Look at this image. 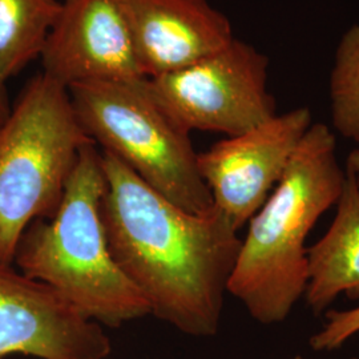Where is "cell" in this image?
Returning a JSON list of instances; mask_svg holds the SVG:
<instances>
[{
    "mask_svg": "<svg viewBox=\"0 0 359 359\" xmlns=\"http://www.w3.org/2000/svg\"><path fill=\"white\" fill-rule=\"evenodd\" d=\"M290 359H322V358H311V357H305V355H301V354H298V355H294L293 358ZM350 359H359L358 357H353V358Z\"/></svg>",
    "mask_w": 359,
    "mask_h": 359,
    "instance_id": "17",
    "label": "cell"
},
{
    "mask_svg": "<svg viewBox=\"0 0 359 359\" xmlns=\"http://www.w3.org/2000/svg\"><path fill=\"white\" fill-rule=\"evenodd\" d=\"M345 170L348 175H351L354 177L357 185L359 187V148L354 149L353 152H350L347 156Z\"/></svg>",
    "mask_w": 359,
    "mask_h": 359,
    "instance_id": "16",
    "label": "cell"
},
{
    "mask_svg": "<svg viewBox=\"0 0 359 359\" xmlns=\"http://www.w3.org/2000/svg\"><path fill=\"white\" fill-rule=\"evenodd\" d=\"M68 90L81 127L104 152L116 156L180 208L191 213L212 209L191 135L157 104L145 79L88 81Z\"/></svg>",
    "mask_w": 359,
    "mask_h": 359,
    "instance_id": "5",
    "label": "cell"
},
{
    "mask_svg": "<svg viewBox=\"0 0 359 359\" xmlns=\"http://www.w3.org/2000/svg\"><path fill=\"white\" fill-rule=\"evenodd\" d=\"M346 180L337 139L313 123L283 179L248 222L228 293L261 325L286 321L308 286V240L320 218L335 206Z\"/></svg>",
    "mask_w": 359,
    "mask_h": 359,
    "instance_id": "2",
    "label": "cell"
},
{
    "mask_svg": "<svg viewBox=\"0 0 359 359\" xmlns=\"http://www.w3.org/2000/svg\"><path fill=\"white\" fill-rule=\"evenodd\" d=\"M40 59L43 74L67 88L145 79L118 0H60Z\"/></svg>",
    "mask_w": 359,
    "mask_h": 359,
    "instance_id": "9",
    "label": "cell"
},
{
    "mask_svg": "<svg viewBox=\"0 0 359 359\" xmlns=\"http://www.w3.org/2000/svg\"><path fill=\"white\" fill-rule=\"evenodd\" d=\"M11 105H10V99H8V92L6 83L0 81V127L4 124V121L8 118L11 114Z\"/></svg>",
    "mask_w": 359,
    "mask_h": 359,
    "instance_id": "15",
    "label": "cell"
},
{
    "mask_svg": "<svg viewBox=\"0 0 359 359\" xmlns=\"http://www.w3.org/2000/svg\"><path fill=\"white\" fill-rule=\"evenodd\" d=\"M105 188L102 152L92 142L80 152L56 213L22 233L13 265L86 318L118 327L148 316L149 306L111 255L102 219Z\"/></svg>",
    "mask_w": 359,
    "mask_h": 359,
    "instance_id": "3",
    "label": "cell"
},
{
    "mask_svg": "<svg viewBox=\"0 0 359 359\" xmlns=\"http://www.w3.org/2000/svg\"><path fill=\"white\" fill-rule=\"evenodd\" d=\"M329 96L333 128L359 145V22L347 28L335 48Z\"/></svg>",
    "mask_w": 359,
    "mask_h": 359,
    "instance_id": "13",
    "label": "cell"
},
{
    "mask_svg": "<svg viewBox=\"0 0 359 359\" xmlns=\"http://www.w3.org/2000/svg\"><path fill=\"white\" fill-rule=\"evenodd\" d=\"M142 76H161L226 47L231 20L208 0H118Z\"/></svg>",
    "mask_w": 359,
    "mask_h": 359,
    "instance_id": "10",
    "label": "cell"
},
{
    "mask_svg": "<svg viewBox=\"0 0 359 359\" xmlns=\"http://www.w3.org/2000/svg\"><path fill=\"white\" fill-rule=\"evenodd\" d=\"M69 90L43 72L0 127V264L13 265L27 226L56 213L80 152L92 144Z\"/></svg>",
    "mask_w": 359,
    "mask_h": 359,
    "instance_id": "4",
    "label": "cell"
},
{
    "mask_svg": "<svg viewBox=\"0 0 359 359\" xmlns=\"http://www.w3.org/2000/svg\"><path fill=\"white\" fill-rule=\"evenodd\" d=\"M111 339L50 286L0 264V359H105Z\"/></svg>",
    "mask_w": 359,
    "mask_h": 359,
    "instance_id": "8",
    "label": "cell"
},
{
    "mask_svg": "<svg viewBox=\"0 0 359 359\" xmlns=\"http://www.w3.org/2000/svg\"><path fill=\"white\" fill-rule=\"evenodd\" d=\"M311 124L308 107H298L197 154L198 172L213 206L236 231L248 225L266 203Z\"/></svg>",
    "mask_w": 359,
    "mask_h": 359,
    "instance_id": "7",
    "label": "cell"
},
{
    "mask_svg": "<svg viewBox=\"0 0 359 359\" xmlns=\"http://www.w3.org/2000/svg\"><path fill=\"white\" fill-rule=\"evenodd\" d=\"M335 208L329 229L308 248L304 297L314 316L325 314L339 295L359 301V187L347 172Z\"/></svg>",
    "mask_w": 359,
    "mask_h": 359,
    "instance_id": "11",
    "label": "cell"
},
{
    "mask_svg": "<svg viewBox=\"0 0 359 359\" xmlns=\"http://www.w3.org/2000/svg\"><path fill=\"white\" fill-rule=\"evenodd\" d=\"M107 188L102 219L111 255L145 298L149 314L181 333H218L224 298L241 248L217 208L191 213L102 151Z\"/></svg>",
    "mask_w": 359,
    "mask_h": 359,
    "instance_id": "1",
    "label": "cell"
},
{
    "mask_svg": "<svg viewBox=\"0 0 359 359\" xmlns=\"http://www.w3.org/2000/svg\"><path fill=\"white\" fill-rule=\"evenodd\" d=\"M325 320L321 329L310 337L309 345L314 351L332 353L358 335L359 305L345 310H327Z\"/></svg>",
    "mask_w": 359,
    "mask_h": 359,
    "instance_id": "14",
    "label": "cell"
},
{
    "mask_svg": "<svg viewBox=\"0 0 359 359\" xmlns=\"http://www.w3.org/2000/svg\"><path fill=\"white\" fill-rule=\"evenodd\" d=\"M269 59L249 43H231L201 60L145 79L157 104L182 130L241 135L277 115L268 90Z\"/></svg>",
    "mask_w": 359,
    "mask_h": 359,
    "instance_id": "6",
    "label": "cell"
},
{
    "mask_svg": "<svg viewBox=\"0 0 359 359\" xmlns=\"http://www.w3.org/2000/svg\"><path fill=\"white\" fill-rule=\"evenodd\" d=\"M60 0H0V81L41 56Z\"/></svg>",
    "mask_w": 359,
    "mask_h": 359,
    "instance_id": "12",
    "label": "cell"
}]
</instances>
